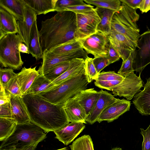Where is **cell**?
Listing matches in <instances>:
<instances>
[{
  "label": "cell",
  "instance_id": "d6986e66",
  "mask_svg": "<svg viewBox=\"0 0 150 150\" xmlns=\"http://www.w3.org/2000/svg\"><path fill=\"white\" fill-rule=\"evenodd\" d=\"M64 107L69 122L87 123L88 117L84 109L72 98L66 101Z\"/></svg>",
  "mask_w": 150,
  "mask_h": 150
},
{
  "label": "cell",
  "instance_id": "7bdbcfd3",
  "mask_svg": "<svg viewBox=\"0 0 150 150\" xmlns=\"http://www.w3.org/2000/svg\"><path fill=\"white\" fill-rule=\"evenodd\" d=\"M141 134L143 137L142 143V150H150V125L144 130L141 128Z\"/></svg>",
  "mask_w": 150,
  "mask_h": 150
},
{
  "label": "cell",
  "instance_id": "1f68e13d",
  "mask_svg": "<svg viewBox=\"0 0 150 150\" xmlns=\"http://www.w3.org/2000/svg\"><path fill=\"white\" fill-rule=\"evenodd\" d=\"M69 146L71 150H94L92 140L89 135L85 134L77 139Z\"/></svg>",
  "mask_w": 150,
  "mask_h": 150
},
{
  "label": "cell",
  "instance_id": "f35d334b",
  "mask_svg": "<svg viewBox=\"0 0 150 150\" xmlns=\"http://www.w3.org/2000/svg\"><path fill=\"white\" fill-rule=\"evenodd\" d=\"M124 78V77L114 71H103L99 74L97 78L95 81H110L123 80Z\"/></svg>",
  "mask_w": 150,
  "mask_h": 150
},
{
  "label": "cell",
  "instance_id": "277c9868",
  "mask_svg": "<svg viewBox=\"0 0 150 150\" xmlns=\"http://www.w3.org/2000/svg\"><path fill=\"white\" fill-rule=\"evenodd\" d=\"M46 134L41 127L30 122L17 124L13 133L2 142L0 150L15 147L17 150L42 141Z\"/></svg>",
  "mask_w": 150,
  "mask_h": 150
},
{
  "label": "cell",
  "instance_id": "83f0119b",
  "mask_svg": "<svg viewBox=\"0 0 150 150\" xmlns=\"http://www.w3.org/2000/svg\"><path fill=\"white\" fill-rule=\"evenodd\" d=\"M52 82L43 75L40 74L35 79L26 94H38L50 90L53 87Z\"/></svg>",
  "mask_w": 150,
  "mask_h": 150
},
{
  "label": "cell",
  "instance_id": "ab89813d",
  "mask_svg": "<svg viewBox=\"0 0 150 150\" xmlns=\"http://www.w3.org/2000/svg\"><path fill=\"white\" fill-rule=\"evenodd\" d=\"M94 8L93 6L87 4L85 5L69 6L66 8L64 11H70L75 14L84 13L89 12Z\"/></svg>",
  "mask_w": 150,
  "mask_h": 150
},
{
  "label": "cell",
  "instance_id": "3957f363",
  "mask_svg": "<svg viewBox=\"0 0 150 150\" xmlns=\"http://www.w3.org/2000/svg\"><path fill=\"white\" fill-rule=\"evenodd\" d=\"M89 83L85 69L77 76L38 94L53 103L64 105L68 99L86 89Z\"/></svg>",
  "mask_w": 150,
  "mask_h": 150
},
{
  "label": "cell",
  "instance_id": "f5cc1de1",
  "mask_svg": "<svg viewBox=\"0 0 150 150\" xmlns=\"http://www.w3.org/2000/svg\"><path fill=\"white\" fill-rule=\"evenodd\" d=\"M111 150H122V149L119 147H115L112 148Z\"/></svg>",
  "mask_w": 150,
  "mask_h": 150
},
{
  "label": "cell",
  "instance_id": "bcb514c9",
  "mask_svg": "<svg viewBox=\"0 0 150 150\" xmlns=\"http://www.w3.org/2000/svg\"><path fill=\"white\" fill-rule=\"evenodd\" d=\"M0 91V105H1L9 102L10 94L1 85Z\"/></svg>",
  "mask_w": 150,
  "mask_h": 150
},
{
  "label": "cell",
  "instance_id": "ffe728a7",
  "mask_svg": "<svg viewBox=\"0 0 150 150\" xmlns=\"http://www.w3.org/2000/svg\"><path fill=\"white\" fill-rule=\"evenodd\" d=\"M10 103L13 119L17 124L31 122L26 107L21 98L10 94Z\"/></svg>",
  "mask_w": 150,
  "mask_h": 150
},
{
  "label": "cell",
  "instance_id": "681fc988",
  "mask_svg": "<svg viewBox=\"0 0 150 150\" xmlns=\"http://www.w3.org/2000/svg\"><path fill=\"white\" fill-rule=\"evenodd\" d=\"M18 49L20 52L28 54H30L28 47L23 42L20 43L19 44Z\"/></svg>",
  "mask_w": 150,
  "mask_h": 150
},
{
  "label": "cell",
  "instance_id": "8992f818",
  "mask_svg": "<svg viewBox=\"0 0 150 150\" xmlns=\"http://www.w3.org/2000/svg\"><path fill=\"white\" fill-rule=\"evenodd\" d=\"M21 42H23L18 34L7 35L0 39V63L2 67L15 69L22 67L24 62L18 49Z\"/></svg>",
  "mask_w": 150,
  "mask_h": 150
},
{
  "label": "cell",
  "instance_id": "e575fe53",
  "mask_svg": "<svg viewBox=\"0 0 150 150\" xmlns=\"http://www.w3.org/2000/svg\"><path fill=\"white\" fill-rule=\"evenodd\" d=\"M86 4L82 0H57L55 4L54 10L57 12L62 11L69 6Z\"/></svg>",
  "mask_w": 150,
  "mask_h": 150
},
{
  "label": "cell",
  "instance_id": "52a82bcc",
  "mask_svg": "<svg viewBox=\"0 0 150 150\" xmlns=\"http://www.w3.org/2000/svg\"><path fill=\"white\" fill-rule=\"evenodd\" d=\"M134 52L133 71L141 74L146 66L150 63V30L140 35Z\"/></svg>",
  "mask_w": 150,
  "mask_h": 150
},
{
  "label": "cell",
  "instance_id": "30bf717a",
  "mask_svg": "<svg viewBox=\"0 0 150 150\" xmlns=\"http://www.w3.org/2000/svg\"><path fill=\"white\" fill-rule=\"evenodd\" d=\"M143 86L140 74L138 76L132 71L125 76L120 84L110 91L115 96H122L130 100Z\"/></svg>",
  "mask_w": 150,
  "mask_h": 150
},
{
  "label": "cell",
  "instance_id": "5b68a950",
  "mask_svg": "<svg viewBox=\"0 0 150 150\" xmlns=\"http://www.w3.org/2000/svg\"><path fill=\"white\" fill-rule=\"evenodd\" d=\"M136 10L121 2L120 9L115 12L113 16L111 27V30L124 35L137 46L140 35L137 24L139 16Z\"/></svg>",
  "mask_w": 150,
  "mask_h": 150
},
{
  "label": "cell",
  "instance_id": "f907efd6",
  "mask_svg": "<svg viewBox=\"0 0 150 150\" xmlns=\"http://www.w3.org/2000/svg\"><path fill=\"white\" fill-rule=\"evenodd\" d=\"M38 143H35L18 150H35Z\"/></svg>",
  "mask_w": 150,
  "mask_h": 150
},
{
  "label": "cell",
  "instance_id": "816d5d0a",
  "mask_svg": "<svg viewBox=\"0 0 150 150\" xmlns=\"http://www.w3.org/2000/svg\"><path fill=\"white\" fill-rule=\"evenodd\" d=\"M1 150H17L16 148L15 147H11L6 149H5Z\"/></svg>",
  "mask_w": 150,
  "mask_h": 150
},
{
  "label": "cell",
  "instance_id": "f1b7e54d",
  "mask_svg": "<svg viewBox=\"0 0 150 150\" xmlns=\"http://www.w3.org/2000/svg\"><path fill=\"white\" fill-rule=\"evenodd\" d=\"M17 124L14 119L0 117V141L2 142L10 137Z\"/></svg>",
  "mask_w": 150,
  "mask_h": 150
},
{
  "label": "cell",
  "instance_id": "4316f807",
  "mask_svg": "<svg viewBox=\"0 0 150 150\" xmlns=\"http://www.w3.org/2000/svg\"><path fill=\"white\" fill-rule=\"evenodd\" d=\"M28 48L30 53L36 60L42 58L43 54L40 43L37 20L34 21L31 29Z\"/></svg>",
  "mask_w": 150,
  "mask_h": 150
},
{
  "label": "cell",
  "instance_id": "ac0fdd59",
  "mask_svg": "<svg viewBox=\"0 0 150 150\" xmlns=\"http://www.w3.org/2000/svg\"><path fill=\"white\" fill-rule=\"evenodd\" d=\"M144 89L134 96V106L142 115H150V77L146 79Z\"/></svg>",
  "mask_w": 150,
  "mask_h": 150
},
{
  "label": "cell",
  "instance_id": "7c38bea8",
  "mask_svg": "<svg viewBox=\"0 0 150 150\" xmlns=\"http://www.w3.org/2000/svg\"><path fill=\"white\" fill-rule=\"evenodd\" d=\"M107 37L109 42L117 52L122 62L128 59L137 47L135 43L125 36L113 30Z\"/></svg>",
  "mask_w": 150,
  "mask_h": 150
},
{
  "label": "cell",
  "instance_id": "ee69618b",
  "mask_svg": "<svg viewBox=\"0 0 150 150\" xmlns=\"http://www.w3.org/2000/svg\"><path fill=\"white\" fill-rule=\"evenodd\" d=\"M106 57L110 64L117 61L120 58L117 52L109 42L108 45V53Z\"/></svg>",
  "mask_w": 150,
  "mask_h": 150
},
{
  "label": "cell",
  "instance_id": "ba28073f",
  "mask_svg": "<svg viewBox=\"0 0 150 150\" xmlns=\"http://www.w3.org/2000/svg\"><path fill=\"white\" fill-rule=\"evenodd\" d=\"M77 40L83 39L97 32L101 20L95 8L84 13L76 14Z\"/></svg>",
  "mask_w": 150,
  "mask_h": 150
},
{
  "label": "cell",
  "instance_id": "9a60e30c",
  "mask_svg": "<svg viewBox=\"0 0 150 150\" xmlns=\"http://www.w3.org/2000/svg\"><path fill=\"white\" fill-rule=\"evenodd\" d=\"M100 94V91L90 88L79 91L72 98L83 108L88 117L94 108Z\"/></svg>",
  "mask_w": 150,
  "mask_h": 150
},
{
  "label": "cell",
  "instance_id": "b9f144b4",
  "mask_svg": "<svg viewBox=\"0 0 150 150\" xmlns=\"http://www.w3.org/2000/svg\"><path fill=\"white\" fill-rule=\"evenodd\" d=\"M123 80H115L112 81H101L96 80L94 83L95 85L101 89L110 90L120 84Z\"/></svg>",
  "mask_w": 150,
  "mask_h": 150
},
{
  "label": "cell",
  "instance_id": "f546056e",
  "mask_svg": "<svg viewBox=\"0 0 150 150\" xmlns=\"http://www.w3.org/2000/svg\"><path fill=\"white\" fill-rule=\"evenodd\" d=\"M83 49L77 39L67 42L48 51L55 55H60Z\"/></svg>",
  "mask_w": 150,
  "mask_h": 150
},
{
  "label": "cell",
  "instance_id": "8d00e7d4",
  "mask_svg": "<svg viewBox=\"0 0 150 150\" xmlns=\"http://www.w3.org/2000/svg\"><path fill=\"white\" fill-rule=\"evenodd\" d=\"M134 50L131 52L128 59L125 62H122L121 66L117 72L118 74L124 77L133 71L132 66L134 55Z\"/></svg>",
  "mask_w": 150,
  "mask_h": 150
},
{
  "label": "cell",
  "instance_id": "4dcf8cb0",
  "mask_svg": "<svg viewBox=\"0 0 150 150\" xmlns=\"http://www.w3.org/2000/svg\"><path fill=\"white\" fill-rule=\"evenodd\" d=\"M85 3L94 5L96 7L119 11L121 7V2L119 0H84Z\"/></svg>",
  "mask_w": 150,
  "mask_h": 150
},
{
  "label": "cell",
  "instance_id": "836d02e7",
  "mask_svg": "<svg viewBox=\"0 0 150 150\" xmlns=\"http://www.w3.org/2000/svg\"><path fill=\"white\" fill-rule=\"evenodd\" d=\"M85 71L89 83L97 78L99 74L94 65L93 58L88 57L85 59Z\"/></svg>",
  "mask_w": 150,
  "mask_h": 150
},
{
  "label": "cell",
  "instance_id": "8fae6325",
  "mask_svg": "<svg viewBox=\"0 0 150 150\" xmlns=\"http://www.w3.org/2000/svg\"><path fill=\"white\" fill-rule=\"evenodd\" d=\"M88 54L83 49L58 55L47 52L43 54L42 64L38 71L40 74L44 75L59 64L69 61L75 58H83L85 59L88 57Z\"/></svg>",
  "mask_w": 150,
  "mask_h": 150
},
{
  "label": "cell",
  "instance_id": "e0dca14e",
  "mask_svg": "<svg viewBox=\"0 0 150 150\" xmlns=\"http://www.w3.org/2000/svg\"><path fill=\"white\" fill-rule=\"evenodd\" d=\"M100 91V97L86 120V122L91 125L97 121L102 112L113 103L116 99L114 96L106 91H103L102 89Z\"/></svg>",
  "mask_w": 150,
  "mask_h": 150
},
{
  "label": "cell",
  "instance_id": "4fadbf2b",
  "mask_svg": "<svg viewBox=\"0 0 150 150\" xmlns=\"http://www.w3.org/2000/svg\"><path fill=\"white\" fill-rule=\"evenodd\" d=\"M130 101L125 99L116 98L115 101L107 107L101 113L97 122L103 121L110 122L117 119L121 115L129 110Z\"/></svg>",
  "mask_w": 150,
  "mask_h": 150
},
{
  "label": "cell",
  "instance_id": "44dd1931",
  "mask_svg": "<svg viewBox=\"0 0 150 150\" xmlns=\"http://www.w3.org/2000/svg\"><path fill=\"white\" fill-rule=\"evenodd\" d=\"M70 66L62 75L52 81L53 86L58 85L65 81L77 76L85 69V59L83 58H75L70 61Z\"/></svg>",
  "mask_w": 150,
  "mask_h": 150
},
{
  "label": "cell",
  "instance_id": "9c48e42d",
  "mask_svg": "<svg viewBox=\"0 0 150 150\" xmlns=\"http://www.w3.org/2000/svg\"><path fill=\"white\" fill-rule=\"evenodd\" d=\"M83 49L94 58L103 57L108 53L109 41L107 36L97 32L86 38L77 40Z\"/></svg>",
  "mask_w": 150,
  "mask_h": 150
},
{
  "label": "cell",
  "instance_id": "d4e9b609",
  "mask_svg": "<svg viewBox=\"0 0 150 150\" xmlns=\"http://www.w3.org/2000/svg\"><path fill=\"white\" fill-rule=\"evenodd\" d=\"M95 8L101 20L97 27V31L108 36L111 32V21L115 12L100 7H96Z\"/></svg>",
  "mask_w": 150,
  "mask_h": 150
},
{
  "label": "cell",
  "instance_id": "5bb4252c",
  "mask_svg": "<svg viewBox=\"0 0 150 150\" xmlns=\"http://www.w3.org/2000/svg\"><path fill=\"white\" fill-rule=\"evenodd\" d=\"M37 16L34 11L26 5L23 20L17 21L18 34L28 47L31 29L34 21L37 20Z\"/></svg>",
  "mask_w": 150,
  "mask_h": 150
},
{
  "label": "cell",
  "instance_id": "2e32d148",
  "mask_svg": "<svg viewBox=\"0 0 150 150\" xmlns=\"http://www.w3.org/2000/svg\"><path fill=\"white\" fill-rule=\"evenodd\" d=\"M85 127L83 123L71 122L62 129L54 131L55 138L65 145H67L83 131Z\"/></svg>",
  "mask_w": 150,
  "mask_h": 150
},
{
  "label": "cell",
  "instance_id": "603a6c76",
  "mask_svg": "<svg viewBox=\"0 0 150 150\" xmlns=\"http://www.w3.org/2000/svg\"><path fill=\"white\" fill-rule=\"evenodd\" d=\"M36 67L27 68L24 67L16 74L22 96L27 94L35 79L40 74Z\"/></svg>",
  "mask_w": 150,
  "mask_h": 150
},
{
  "label": "cell",
  "instance_id": "c3c4849f",
  "mask_svg": "<svg viewBox=\"0 0 150 150\" xmlns=\"http://www.w3.org/2000/svg\"><path fill=\"white\" fill-rule=\"evenodd\" d=\"M139 9L143 13L150 10V0H142Z\"/></svg>",
  "mask_w": 150,
  "mask_h": 150
},
{
  "label": "cell",
  "instance_id": "484cf974",
  "mask_svg": "<svg viewBox=\"0 0 150 150\" xmlns=\"http://www.w3.org/2000/svg\"><path fill=\"white\" fill-rule=\"evenodd\" d=\"M57 0H23L25 4L31 8L36 15L46 14L55 11V4Z\"/></svg>",
  "mask_w": 150,
  "mask_h": 150
},
{
  "label": "cell",
  "instance_id": "7dc6e473",
  "mask_svg": "<svg viewBox=\"0 0 150 150\" xmlns=\"http://www.w3.org/2000/svg\"><path fill=\"white\" fill-rule=\"evenodd\" d=\"M122 3H124L130 7L134 9L139 8L142 0H120Z\"/></svg>",
  "mask_w": 150,
  "mask_h": 150
},
{
  "label": "cell",
  "instance_id": "d6a6232c",
  "mask_svg": "<svg viewBox=\"0 0 150 150\" xmlns=\"http://www.w3.org/2000/svg\"><path fill=\"white\" fill-rule=\"evenodd\" d=\"M70 61L63 62L55 66L43 75L52 82L67 70L70 66Z\"/></svg>",
  "mask_w": 150,
  "mask_h": 150
},
{
  "label": "cell",
  "instance_id": "cb8c5ba5",
  "mask_svg": "<svg viewBox=\"0 0 150 150\" xmlns=\"http://www.w3.org/2000/svg\"><path fill=\"white\" fill-rule=\"evenodd\" d=\"M25 6L23 0H0V7L13 16L17 21L23 20Z\"/></svg>",
  "mask_w": 150,
  "mask_h": 150
},
{
  "label": "cell",
  "instance_id": "d590c367",
  "mask_svg": "<svg viewBox=\"0 0 150 150\" xmlns=\"http://www.w3.org/2000/svg\"><path fill=\"white\" fill-rule=\"evenodd\" d=\"M4 88L10 94L22 98V96L16 75L11 80Z\"/></svg>",
  "mask_w": 150,
  "mask_h": 150
},
{
  "label": "cell",
  "instance_id": "db71d44e",
  "mask_svg": "<svg viewBox=\"0 0 150 150\" xmlns=\"http://www.w3.org/2000/svg\"><path fill=\"white\" fill-rule=\"evenodd\" d=\"M55 150H67V147H64L62 148Z\"/></svg>",
  "mask_w": 150,
  "mask_h": 150
},
{
  "label": "cell",
  "instance_id": "f6af8a7d",
  "mask_svg": "<svg viewBox=\"0 0 150 150\" xmlns=\"http://www.w3.org/2000/svg\"><path fill=\"white\" fill-rule=\"evenodd\" d=\"M0 117L13 119L9 102L0 105Z\"/></svg>",
  "mask_w": 150,
  "mask_h": 150
},
{
  "label": "cell",
  "instance_id": "60d3db41",
  "mask_svg": "<svg viewBox=\"0 0 150 150\" xmlns=\"http://www.w3.org/2000/svg\"><path fill=\"white\" fill-rule=\"evenodd\" d=\"M94 65L98 73L99 74L101 70L110 64L106 55L93 58Z\"/></svg>",
  "mask_w": 150,
  "mask_h": 150
},
{
  "label": "cell",
  "instance_id": "7a4b0ae2",
  "mask_svg": "<svg viewBox=\"0 0 150 150\" xmlns=\"http://www.w3.org/2000/svg\"><path fill=\"white\" fill-rule=\"evenodd\" d=\"M39 40L43 54L76 39V14L69 11L57 12L41 22Z\"/></svg>",
  "mask_w": 150,
  "mask_h": 150
},
{
  "label": "cell",
  "instance_id": "6da1fadb",
  "mask_svg": "<svg viewBox=\"0 0 150 150\" xmlns=\"http://www.w3.org/2000/svg\"><path fill=\"white\" fill-rule=\"evenodd\" d=\"M22 98L31 122L45 133L60 129L69 123L64 105L53 103L38 94H27Z\"/></svg>",
  "mask_w": 150,
  "mask_h": 150
},
{
  "label": "cell",
  "instance_id": "74e56055",
  "mask_svg": "<svg viewBox=\"0 0 150 150\" xmlns=\"http://www.w3.org/2000/svg\"><path fill=\"white\" fill-rule=\"evenodd\" d=\"M16 75L12 69L0 68V84L4 88L12 78Z\"/></svg>",
  "mask_w": 150,
  "mask_h": 150
},
{
  "label": "cell",
  "instance_id": "7402d4cb",
  "mask_svg": "<svg viewBox=\"0 0 150 150\" xmlns=\"http://www.w3.org/2000/svg\"><path fill=\"white\" fill-rule=\"evenodd\" d=\"M18 32L16 18L0 7V39L7 35L16 34Z\"/></svg>",
  "mask_w": 150,
  "mask_h": 150
}]
</instances>
